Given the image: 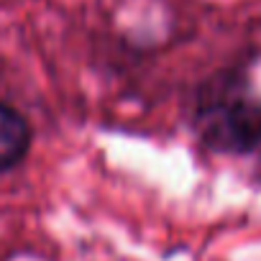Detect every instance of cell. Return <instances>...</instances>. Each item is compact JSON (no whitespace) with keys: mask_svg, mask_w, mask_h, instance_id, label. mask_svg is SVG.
<instances>
[{"mask_svg":"<svg viewBox=\"0 0 261 261\" xmlns=\"http://www.w3.org/2000/svg\"><path fill=\"white\" fill-rule=\"evenodd\" d=\"M192 123L207 149L248 154L261 144V100L241 74L220 72L202 82Z\"/></svg>","mask_w":261,"mask_h":261,"instance_id":"obj_1","label":"cell"},{"mask_svg":"<svg viewBox=\"0 0 261 261\" xmlns=\"http://www.w3.org/2000/svg\"><path fill=\"white\" fill-rule=\"evenodd\" d=\"M31 125L23 113L0 102V172L16 169L31 149Z\"/></svg>","mask_w":261,"mask_h":261,"instance_id":"obj_2","label":"cell"}]
</instances>
